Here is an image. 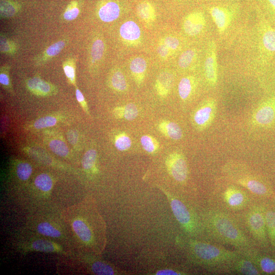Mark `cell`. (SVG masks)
Instances as JSON below:
<instances>
[{"label":"cell","instance_id":"14","mask_svg":"<svg viewBox=\"0 0 275 275\" xmlns=\"http://www.w3.org/2000/svg\"><path fill=\"white\" fill-rule=\"evenodd\" d=\"M238 253V256L230 264L226 271L237 275H261L254 262Z\"/></svg>","mask_w":275,"mask_h":275},{"label":"cell","instance_id":"28","mask_svg":"<svg viewBox=\"0 0 275 275\" xmlns=\"http://www.w3.org/2000/svg\"><path fill=\"white\" fill-rule=\"evenodd\" d=\"M35 185L39 190L47 192L53 188L52 179L48 174L43 173L37 176L35 180Z\"/></svg>","mask_w":275,"mask_h":275},{"label":"cell","instance_id":"27","mask_svg":"<svg viewBox=\"0 0 275 275\" xmlns=\"http://www.w3.org/2000/svg\"><path fill=\"white\" fill-rule=\"evenodd\" d=\"M49 147L54 153L61 157H67L69 154L68 146L60 140H51L49 143Z\"/></svg>","mask_w":275,"mask_h":275},{"label":"cell","instance_id":"7","mask_svg":"<svg viewBox=\"0 0 275 275\" xmlns=\"http://www.w3.org/2000/svg\"><path fill=\"white\" fill-rule=\"evenodd\" d=\"M253 126L269 128L275 123V95L266 99L255 110L251 119Z\"/></svg>","mask_w":275,"mask_h":275},{"label":"cell","instance_id":"10","mask_svg":"<svg viewBox=\"0 0 275 275\" xmlns=\"http://www.w3.org/2000/svg\"><path fill=\"white\" fill-rule=\"evenodd\" d=\"M219 34L223 35L235 19L236 14L235 9L223 6H212L208 9Z\"/></svg>","mask_w":275,"mask_h":275},{"label":"cell","instance_id":"25","mask_svg":"<svg viewBox=\"0 0 275 275\" xmlns=\"http://www.w3.org/2000/svg\"><path fill=\"white\" fill-rule=\"evenodd\" d=\"M137 14L142 20L149 22L155 18V10L149 2H144L138 5Z\"/></svg>","mask_w":275,"mask_h":275},{"label":"cell","instance_id":"40","mask_svg":"<svg viewBox=\"0 0 275 275\" xmlns=\"http://www.w3.org/2000/svg\"><path fill=\"white\" fill-rule=\"evenodd\" d=\"M0 8H1V16L3 18L12 17L17 13L14 5L6 0H1Z\"/></svg>","mask_w":275,"mask_h":275},{"label":"cell","instance_id":"49","mask_svg":"<svg viewBox=\"0 0 275 275\" xmlns=\"http://www.w3.org/2000/svg\"><path fill=\"white\" fill-rule=\"evenodd\" d=\"M169 51V48L166 46H165L164 44L159 46L157 49L158 54L161 57L164 58H166L168 56Z\"/></svg>","mask_w":275,"mask_h":275},{"label":"cell","instance_id":"2","mask_svg":"<svg viewBox=\"0 0 275 275\" xmlns=\"http://www.w3.org/2000/svg\"><path fill=\"white\" fill-rule=\"evenodd\" d=\"M191 261L211 270H224L239 255L237 250H230L223 246L204 240L192 239L188 244Z\"/></svg>","mask_w":275,"mask_h":275},{"label":"cell","instance_id":"29","mask_svg":"<svg viewBox=\"0 0 275 275\" xmlns=\"http://www.w3.org/2000/svg\"><path fill=\"white\" fill-rule=\"evenodd\" d=\"M196 55V52L194 50L184 51L179 58L178 62L179 67L183 69L188 68L195 60Z\"/></svg>","mask_w":275,"mask_h":275},{"label":"cell","instance_id":"43","mask_svg":"<svg viewBox=\"0 0 275 275\" xmlns=\"http://www.w3.org/2000/svg\"><path fill=\"white\" fill-rule=\"evenodd\" d=\"M16 47L15 43L1 36V51L6 54L13 55L16 52Z\"/></svg>","mask_w":275,"mask_h":275},{"label":"cell","instance_id":"6","mask_svg":"<svg viewBox=\"0 0 275 275\" xmlns=\"http://www.w3.org/2000/svg\"><path fill=\"white\" fill-rule=\"evenodd\" d=\"M173 214L185 232L191 236L204 233L201 221H198L183 202L178 199L169 196Z\"/></svg>","mask_w":275,"mask_h":275},{"label":"cell","instance_id":"13","mask_svg":"<svg viewBox=\"0 0 275 275\" xmlns=\"http://www.w3.org/2000/svg\"><path fill=\"white\" fill-rule=\"evenodd\" d=\"M217 45L214 41L209 43L204 63V74L206 81L212 87L216 85L218 79Z\"/></svg>","mask_w":275,"mask_h":275},{"label":"cell","instance_id":"53","mask_svg":"<svg viewBox=\"0 0 275 275\" xmlns=\"http://www.w3.org/2000/svg\"><path fill=\"white\" fill-rule=\"evenodd\" d=\"M273 250H274V251L275 252V246L274 248L273 249Z\"/></svg>","mask_w":275,"mask_h":275},{"label":"cell","instance_id":"37","mask_svg":"<svg viewBox=\"0 0 275 275\" xmlns=\"http://www.w3.org/2000/svg\"><path fill=\"white\" fill-rule=\"evenodd\" d=\"M93 272L96 275H111L114 274V271L108 264L101 261L94 263L92 266Z\"/></svg>","mask_w":275,"mask_h":275},{"label":"cell","instance_id":"46","mask_svg":"<svg viewBox=\"0 0 275 275\" xmlns=\"http://www.w3.org/2000/svg\"><path fill=\"white\" fill-rule=\"evenodd\" d=\"M79 12L80 11L78 8L69 7L64 14V18L67 20H73L78 16Z\"/></svg>","mask_w":275,"mask_h":275},{"label":"cell","instance_id":"44","mask_svg":"<svg viewBox=\"0 0 275 275\" xmlns=\"http://www.w3.org/2000/svg\"><path fill=\"white\" fill-rule=\"evenodd\" d=\"M138 110L135 105L129 104L124 107V117L128 121L134 120L138 115Z\"/></svg>","mask_w":275,"mask_h":275},{"label":"cell","instance_id":"16","mask_svg":"<svg viewBox=\"0 0 275 275\" xmlns=\"http://www.w3.org/2000/svg\"><path fill=\"white\" fill-rule=\"evenodd\" d=\"M27 86L32 93L39 96L51 95L56 91L53 85L38 76L30 79L27 81Z\"/></svg>","mask_w":275,"mask_h":275},{"label":"cell","instance_id":"33","mask_svg":"<svg viewBox=\"0 0 275 275\" xmlns=\"http://www.w3.org/2000/svg\"><path fill=\"white\" fill-rule=\"evenodd\" d=\"M105 44L101 39H97L93 43L91 55L93 62L100 61L105 52Z\"/></svg>","mask_w":275,"mask_h":275},{"label":"cell","instance_id":"23","mask_svg":"<svg viewBox=\"0 0 275 275\" xmlns=\"http://www.w3.org/2000/svg\"><path fill=\"white\" fill-rule=\"evenodd\" d=\"M72 226L74 233L81 240L85 243H89L91 241L92 238L91 230L82 220H75Z\"/></svg>","mask_w":275,"mask_h":275},{"label":"cell","instance_id":"8","mask_svg":"<svg viewBox=\"0 0 275 275\" xmlns=\"http://www.w3.org/2000/svg\"><path fill=\"white\" fill-rule=\"evenodd\" d=\"M216 99H207L193 115V123L196 129L203 131L210 127L216 118L218 106Z\"/></svg>","mask_w":275,"mask_h":275},{"label":"cell","instance_id":"4","mask_svg":"<svg viewBox=\"0 0 275 275\" xmlns=\"http://www.w3.org/2000/svg\"><path fill=\"white\" fill-rule=\"evenodd\" d=\"M226 171L229 179L252 193L262 197L274 196V193L269 184L257 176L248 172L236 171L233 167H227Z\"/></svg>","mask_w":275,"mask_h":275},{"label":"cell","instance_id":"41","mask_svg":"<svg viewBox=\"0 0 275 275\" xmlns=\"http://www.w3.org/2000/svg\"><path fill=\"white\" fill-rule=\"evenodd\" d=\"M115 146L116 148L120 151L127 150L131 146V141L127 135L121 134L116 137Z\"/></svg>","mask_w":275,"mask_h":275},{"label":"cell","instance_id":"17","mask_svg":"<svg viewBox=\"0 0 275 275\" xmlns=\"http://www.w3.org/2000/svg\"><path fill=\"white\" fill-rule=\"evenodd\" d=\"M120 35L125 40L133 42L138 40L141 37V30L134 21H128L121 26Z\"/></svg>","mask_w":275,"mask_h":275},{"label":"cell","instance_id":"32","mask_svg":"<svg viewBox=\"0 0 275 275\" xmlns=\"http://www.w3.org/2000/svg\"><path fill=\"white\" fill-rule=\"evenodd\" d=\"M63 66L64 73L69 82L75 85L76 84L75 60L73 59L66 60Z\"/></svg>","mask_w":275,"mask_h":275},{"label":"cell","instance_id":"34","mask_svg":"<svg viewBox=\"0 0 275 275\" xmlns=\"http://www.w3.org/2000/svg\"><path fill=\"white\" fill-rule=\"evenodd\" d=\"M32 248L36 251L44 252H53L57 250V248L54 243L44 239L35 241L32 244Z\"/></svg>","mask_w":275,"mask_h":275},{"label":"cell","instance_id":"39","mask_svg":"<svg viewBox=\"0 0 275 275\" xmlns=\"http://www.w3.org/2000/svg\"><path fill=\"white\" fill-rule=\"evenodd\" d=\"M17 173L20 180L26 181L29 179L32 174V167L27 163H20L18 165Z\"/></svg>","mask_w":275,"mask_h":275},{"label":"cell","instance_id":"36","mask_svg":"<svg viewBox=\"0 0 275 275\" xmlns=\"http://www.w3.org/2000/svg\"><path fill=\"white\" fill-rule=\"evenodd\" d=\"M141 143L143 148L148 153L155 152L159 148L158 142L148 135L142 136L141 138Z\"/></svg>","mask_w":275,"mask_h":275},{"label":"cell","instance_id":"9","mask_svg":"<svg viewBox=\"0 0 275 275\" xmlns=\"http://www.w3.org/2000/svg\"><path fill=\"white\" fill-rule=\"evenodd\" d=\"M237 250L254 262L261 275H275V257L262 254L255 247Z\"/></svg>","mask_w":275,"mask_h":275},{"label":"cell","instance_id":"24","mask_svg":"<svg viewBox=\"0 0 275 275\" xmlns=\"http://www.w3.org/2000/svg\"><path fill=\"white\" fill-rule=\"evenodd\" d=\"M147 69V63L144 58H135L130 63V70L138 81L141 82L144 79Z\"/></svg>","mask_w":275,"mask_h":275},{"label":"cell","instance_id":"12","mask_svg":"<svg viewBox=\"0 0 275 275\" xmlns=\"http://www.w3.org/2000/svg\"><path fill=\"white\" fill-rule=\"evenodd\" d=\"M166 165L169 173L176 181L183 183L188 178V164L183 154L174 152L167 159Z\"/></svg>","mask_w":275,"mask_h":275},{"label":"cell","instance_id":"15","mask_svg":"<svg viewBox=\"0 0 275 275\" xmlns=\"http://www.w3.org/2000/svg\"><path fill=\"white\" fill-rule=\"evenodd\" d=\"M206 26V19L204 14L200 12H193L185 18L183 30L187 35L194 37L199 35Z\"/></svg>","mask_w":275,"mask_h":275},{"label":"cell","instance_id":"30","mask_svg":"<svg viewBox=\"0 0 275 275\" xmlns=\"http://www.w3.org/2000/svg\"><path fill=\"white\" fill-rule=\"evenodd\" d=\"M37 230L39 234L45 236L54 238L61 236L59 231L48 222L40 223L37 226Z\"/></svg>","mask_w":275,"mask_h":275},{"label":"cell","instance_id":"52","mask_svg":"<svg viewBox=\"0 0 275 275\" xmlns=\"http://www.w3.org/2000/svg\"><path fill=\"white\" fill-rule=\"evenodd\" d=\"M114 114L117 118H122L124 117V107L117 108L114 110Z\"/></svg>","mask_w":275,"mask_h":275},{"label":"cell","instance_id":"48","mask_svg":"<svg viewBox=\"0 0 275 275\" xmlns=\"http://www.w3.org/2000/svg\"><path fill=\"white\" fill-rule=\"evenodd\" d=\"M75 95L77 101L80 104L81 106L84 110L85 112L89 114V108H88L85 97L81 92L78 89L76 90Z\"/></svg>","mask_w":275,"mask_h":275},{"label":"cell","instance_id":"50","mask_svg":"<svg viewBox=\"0 0 275 275\" xmlns=\"http://www.w3.org/2000/svg\"><path fill=\"white\" fill-rule=\"evenodd\" d=\"M68 138L70 144L75 146L78 141V135L74 130H71L68 134Z\"/></svg>","mask_w":275,"mask_h":275},{"label":"cell","instance_id":"11","mask_svg":"<svg viewBox=\"0 0 275 275\" xmlns=\"http://www.w3.org/2000/svg\"><path fill=\"white\" fill-rule=\"evenodd\" d=\"M223 199L226 205L234 211L243 210L250 202L248 194L234 185L227 187L223 193Z\"/></svg>","mask_w":275,"mask_h":275},{"label":"cell","instance_id":"3","mask_svg":"<svg viewBox=\"0 0 275 275\" xmlns=\"http://www.w3.org/2000/svg\"><path fill=\"white\" fill-rule=\"evenodd\" d=\"M246 227L253 239L262 248L269 246L265 215V206L254 205L246 215Z\"/></svg>","mask_w":275,"mask_h":275},{"label":"cell","instance_id":"20","mask_svg":"<svg viewBox=\"0 0 275 275\" xmlns=\"http://www.w3.org/2000/svg\"><path fill=\"white\" fill-rule=\"evenodd\" d=\"M265 215L270 244L274 249L275 246V210L265 206Z\"/></svg>","mask_w":275,"mask_h":275},{"label":"cell","instance_id":"51","mask_svg":"<svg viewBox=\"0 0 275 275\" xmlns=\"http://www.w3.org/2000/svg\"><path fill=\"white\" fill-rule=\"evenodd\" d=\"M183 274L180 271H177L171 269H166L159 271L157 273L158 275H178Z\"/></svg>","mask_w":275,"mask_h":275},{"label":"cell","instance_id":"22","mask_svg":"<svg viewBox=\"0 0 275 275\" xmlns=\"http://www.w3.org/2000/svg\"><path fill=\"white\" fill-rule=\"evenodd\" d=\"M195 85V79L192 76L184 77L179 85V95L183 100H186L191 95Z\"/></svg>","mask_w":275,"mask_h":275},{"label":"cell","instance_id":"1","mask_svg":"<svg viewBox=\"0 0 275 275\" xmlns=\"http://www.w3.org/2000/svg\"><path fill=\"white\" fill-rule=\"evenodd\" d=\"M201 221L204 233L217 243L232 246L236 250L255 247L254 241L225 213L216 210L207 211Z\"/></svg>","mask_w":275,"mask_h":275},{"label":"cell","instance_id":"19","mask_svg":"<svg viewBox=\"0 0 275 275\" xmlns=\"http://www.w3.org/2000/svg\"><path fill=\"white\" fill-rule=\"evenodd\" d=\"M159 128L163 134L173 140H179L183 136L182 128L179 125L175 123L166 121L162 122L159 125Z\"/></svg>","mask_w":275,"mask_h":275},{"label":"cell","instance_id":"5","mask_svg":"<svg viewBox=\"0 0 275 275\" xmlns=\"http://www.w3.org/2000/svg\"><path fill=\"white\" fill-rule=\"evenodd\" d=\"M258 47L260 61L265 66L275 55V28L265 18H261L258 26Z\"/></svg>","mask_w":275,"mask_h":275},{"label":"cell","instance_id":"38","mask_svg":"<svg viewBox=\"0 0 275 275\" xmlns=\"http://www.w3.org/2000/svg\"><path fill=\"white\" fill-rule=\"evenodd\" d=\"M58 122L57 119L54 116H48L37 120L34 125L35 128L40 129L55 126Z\"/></svg>","mask_w":275,"mask_h":275},{"label":"cell","instance_id":"35","mask_svg":"<svg viewBox=\"0 0 275 275\" xmlns=\"http://www.w3.org/2000/svg\"><path fill=\"white\" fill-rule=\"evenodd\" d=\"M97 159V152L95 149L88 150L82 159V166L86 170L92 169L95 164Z\"/></svg>","mask_w":275,"mask_h":275},{"label":"cell","instance_id":"47","mask_svg":"<svg viewBox=\"0 0 275 275\" xmlns=\"http://www.w3.org/2000/svg\"><path fill=\"white\" fill-rule=\"evenodd\" d=\"M265 3L271 20L275 25V0H265Z\"/></svg>","mask_w":275,"mask_h":275},{"label":"cell","instance_id":"45","mask_svg":"<svg viewBox=\"0 0 275 275\" xmlns=\"http://www.w3.org/2000/svg\"><path fill=\"white\" fill-rule=\"evenodd\" d=\"M164 44L170 50L175 51L179 48L180 42L177 38L169 37L164 39Z\"/></svg>","mask_w":275,"mask_h":275},{"label":"cell","instance_id":"42","mask_svg":"<svg viewBox=\"0 0 275 275\" xmlns=\"http://www.w3.org/2000/svg\"><path fill=\"white\" fill-rule=\"evenodd\" d=\"M10 68L7 65L3 66L1 68V73H0V83L6 89L9 91L12 92V87L11 85L9 71Z\"/></svg>","mask_w":275,"mask_h":275},{"label":"cell","instance_id":"26","mask_svg":"<svg viewBox=\"0 0 275 275\" xmlns=\"http://www.w3.org/2000/svg\"><path fill=\"white\" fill-rule=\"evenodd\" d=\"M66 43L64 41H59L53 44L50 46L42 55L41 61H46L47 60L57 56L64 48Z\"/></svg>","mask_w":275,"mask_h":275},{"label":"cell","instance_id":"21","mask_svg":"<svg viewBox=\"0 0 275 275\" xmlns=\"http://www.w3.org/2000/svg\"><path fill=\"white\" fill-rule=\"evenodd\" d=\"M173 82V76L168 73H163L159 76L156 83V89L159 94L166 96L169 92Z\"/></svg>","mask_w":275,"mask_h":275},{"label":"cell","instance_id":"31","mask_svg":"<svg viewBox=\"0 0 275 275\" xmlns=\"http://www.w3.org/2000/svg\"><path fill=\"white\" fill-rule=\"evenodd\" d=\"M111 83L114 89L118 92H124L127 89V83L124 74L121 72H115L112 76Z\"/></svg>","mask_w":275,"mask_h":275},{"label":"cell","instance_id":"18","mask_svg":"<svg viewBox=\"0 0 275 275\" xmlns=\"http://www.w3.org/2000/svg\"><path fill=\"white\" fill-rule=\"evenodd\" d=\"M120 14L119 5L114 2H109L99 10L98 15L101 19L107 23L112 22L118 18Z\"/></svg>","mask_w":275,"mask_h":275}]
</instances>
